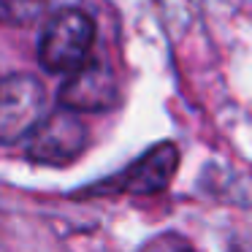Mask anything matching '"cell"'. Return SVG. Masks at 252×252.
<instances>
[{
    "label": "cell",
    "instance_id": "cell-1",
    "mask_svg": "<svg viewBox=\"0 0 252 252\" xmlns=\"http://www.w3.org/2000/svg\"><path fill=\"white\" fill-rule=\"evenodd\" d=\"M95 41V25L79 8H65L46 22L38 60L49 73H71L84 65Z\"/></svg>",
    "mask_w": 252,
    "mask_h": 252
},
{
    "label": "cell",
    "instance_id": "cell-2",
    "mask_svg": "<svg viewBox=\"0 0 252 252\" xmlns=\"http://www.w3.org/2000/svg\"><path fill=\"white\" fill-rule=\"evenodd\" d=\"M87 147V127L79 111L57 109L46 114L28 136V158L44 165H65L76 160Z\"/></svg>",
    "mask_w": 252,
    "mask_h": 252
},
{
    "label": "cell",
    "instance_id": "cell-3",
    "mask_svg": "<svg viewBox=\"0 0 252 252\" xmlns=\"http://www.w3.org/2000/svg\"><path fill=\"white\" fill-rule=\"evenodd\" d=\"M46 93L41 82L28 73H11L0 79V141L14 144L28 138L44 120Z\"/></svg>",
    "mask_w": 252,
    "mask_h": 252
},
{
    "label": "cell",
    "instance_id": "cell-4",
    "mask_svg": "<svg viewBox=\"0 0 252 252\" xmlns=\"http://www.w3.org/2000/svg\"><path fill=\"white\" fill-rule=\"evenodd\" d=\"M60 103L73 111H106L117 103V82L109 65L87 60L76 71L68 73L60 87Z\"/></svg>",
    "mask_w": 252,
    "mask_h": 252
},
{
    "label": "cell",
    "instance_id": "cell-5",
    "mask_svg": "<svg viewBox=\"0 0 252 252\" xmlns=\"http://www.w3.org/2000/svg\"><path fill=\"white\" fill-rule=\"evenodd\" d=\"M176 165H179V152L174 144H158L144 158H138L130 168L122 171L117 179H111L106 187L120 192H138V195L160 192L174 179Z\"/></svg>",
    "mask_w": 252,
    "mask_h": 252
},
{
    "label": "cell",
    "instance_id": "cell-6",
    "mask_svg": "<svg viewBox=\"0 0 252 252\" xmlns=\"http://www.w3.org/2000/svg\"><path fill=\"white\" fill-rule=\"evenodd\" d=\"M46 0H0V25H30L41 17Z\"/></svg>",
    "mask_w": 252,
    "mask_h": 252
},
{
    "label": "cell",
    "instance_id": "cell-7",
    "mask_svg": "<svg viewBox=\"0 0 252 252\" xmlns=\"http://www.w3.org/2000/svg\"><path fill=\"white\" fill-rule=\"evenodd\" d=\"M138 252H195V250H192L190 241L182 239V236L163 233V236H158V239H152L149 244H144Z\"/></svg>",
    "mask_w": 252,
    "mask_h": 252
}]
</instances>
